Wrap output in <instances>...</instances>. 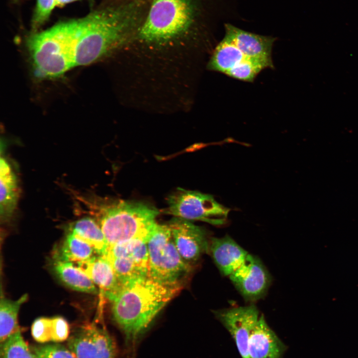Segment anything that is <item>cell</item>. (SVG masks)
<instances>
[{"label":"cell","instance_id":"obj_1","mask_svg":"<svg viewBox=\"0 0 358 358\" xmlns=\"http://www.w3.org/2000/svg\"><path fill=\"white\" fill-rule=\"evenodd\" d=\"M180 289L166 285L148 275L123 285L111 301V312L129 346L134 347L158 314Z\"/></svg>","mask_w":358,"mask_h":358},{"label":"cell","instance_id":"obj_2","mask_svg":"<svg viewBox=\"0 0 358 358\" xmlns=\"http://www.w3.org/2000/svg\"><path fill=\"white\" fill-rule=\"evenodd\" d=\"M201 6L202 0H150L135 38L163 45L187 37L201 20Z\"/></svg>","mask_w":358,"mask_h":358},{"label":"cell","instance_id":"obj_3","mask_svg":"<svg viewBox=\"0 0 358 358\" xmlns=\"http://www.w3.org/2000/svg\"><path fill=\"white\" fill-rule=\"evenodd\" d=\"M98 211V224L108 246L137 239L147 241L159 213L147 204L123 200L101 205Z\"/></svg>","mask_w":358,"mask_h":358},{"label":"cell","instance_id":"obj_4","mask_svg":"<svg viewBox=\"0 0 358 358\" xmlns=\"http://www.w3.org/2000/svg\"><path fill=\"white\" fill-rule=\"evenodd\" d=\"M147 243L148 275L166 285L181 288L192 267L180 255L168 225L157 223Z\"/></svg>","mask_w":358,"mask_h":358},{"label":"cell","instance_id":"obj_5","mask_svg":"<svg viewBox=\"0 0 358 358\" xmlns=\"http://www.w3.org/2000/svg\"><path fill=\"white\" fill-rule=\"evenodd\" d=\"M168 213L186 220H198L214 225L226 223L229 208L209 194L179 188L168 198Z\"/></svg>","mask_w":358,"mask_h":358},{"label":"cell","instance_id":"obj_6","mask_svg":"<svg viewBox=\"0 0 358 358\" xmlns=\"http://www.w3.org/2000/svg\"><path fill=\"white\" fill-rule=\"evenodd\" d=\"M147 240L134 239L109 246L103 255L110 262L123 285L148 275Z\"/></svg>","mask_w":358,"mask_h":358},{"label":"cell","instance_id":"obj_7","mask_svg":"<svg viewBox=\"0 0 358 358\" xmlns=\"http://www.w3.org/2000/svg\"><path fill=\"white\" fill-rule=\"evenodd\" d=\"M68 349L76 358H117L116 344L103 328L84 324L67 339Z\"/></svg>","mask_w":358,"mask_h":358},{"label":"cell","instance_id":"obj_8","mask_svg":"<svg viewBox=\"0 0 358 358\" xmlns=\"http://www.w3.org/2000/svg\"><path fill=\"white\" fill-rule=\"evenodd\" d=\"M216 317L234 340L242 358H250L249 341L259 318L254 305L234 307L215 311Z\"/></svg>","mask_w":358,"mask_h":358},{"label":"cell","instance_id":"obj_9","mask_svg":"<svg viewBox=\"0 0 358 358\" xmlns=\"http://www.w3.org/2000/svg\"><path fill=\"white\" fill-rule=\"evenodd\" d=\"M168 225L178 252L190 266L192 267L203 254L209 252V242L201 227L177 217Z\"/></svg>","mask_w":358,"mask_h":358},{"label":"cell","instance_id":"obj_10","mask_svg":"<svg viewBox=\"0 0 358 358\" xmlns=\"http://www.w3.org/2000/svg\"><path fill=\"white\" fill-rule=\"evenodd\" d=\"M235 286L249 301H255L266 292L270 276L259 259L249 254L244 263L229 276Z\"/></svg>","mask_w":358,"mask_h":358},{"label":"cell","instance_id":"obj_11","mask_svg":"<svg viewBox=\"0 0 358 358\" xmlns=\"http://www.w3.org/2000/svg\"><path fill=\"white\" fill-rule=\"evenodd\" d=\"M101 293L110 301L119 292L123 284L118 278L110 262L104 255H96L90 260L77 264Z\"/></svg>","mask_w":358,"mask_h":358},{"label":"cell","instance_id":"obj_12","mask_svg":"<svg viewBox=\"0 0 358 358\" xmlns=\"http://www.w3.org/2000/svg\"><path fill=\"white\" fill-rule=\"evenodd\" d=\"M286 346L270 328L262 315L249 341L250 358H282Z\"/></svg>","mask_w":358,"mask_h":358},{"label":"cell","instance_id":"obj_13","mask_svg":"<svg viewBox=\"0 0 358 358\" xmlns=\"http://www.w3.org/2000/svg\"><path fill=\"white\" fill-rule=\"evenodd\" d=\"M225 36L230 39L246 57L272 61L274 38L246 31L228 23L225 25Z\"/></svg>","mask_w":358,"mask_h":358},{"label":"cell","instance_id":"obj_14","mask_svg":"<svg viewBox=\"0 0 358 358\" xmlns=\"http://www.w3.org/2000/svg\"><path fill=\"white\" fill-rule=\"evenodd\" d=\"M209 252L220 272L228 276L244 263L249 255L228 236L212 238L209 242Z\"/></svg>","mask_w":358,"mask_h":358},{"label":"cell","instance_id":"obj_15","mask_svg":"<svg viewBox=\"0 0 358 358\" xmlns=\"http://www.w3.org/2000/svg\"><path fill=\"white\" fill-rule=\"evenodd\" d=\"M1 219L3 221L10 217L14 212L19 196V189L16 176L7 161L0 160Z\"/></svg>","mask_w":358,"mask_h":358},{"label":"cell","instance_id":"obj_16","mask_svg":"<svg viewBox=\"0 0 358 358\" xmlns=\"http://www.w3.org/2000/svg\"><path fill=\"white\" fill-rule=\"evenodd\" d=\"M69 333L67 321L60 316L38 318L31 326L32 337L42 344L63 342L68 339Z\"/></svg>","mask_w":358,"mask_h":358},{"label":"cell","instance_id":"obj_17","mask_svg":"<svg viewBox=\"0 0 358 358\" xmlns=\"http://www.w3.org/2000/svg\"><path fill=\"white\" fill-rule=\"evenodd\" d=\"M53 269L58 277L71 288L88 293H98L95 284L74 263L54 258Z\"/></svg>","mask_w":358,"mask_h":358},{"label":"cell","instance_id":"obj_18","mask_svg":"<svg viewBox=\"0 0 358 358\" xmlns=\"http://www.w3.org/2000/svg\"><path fill=\"white\" fill-rule=\"evenodd\" d=\"M247 58L233 42L225 36L214 50L207 67L225 74Z\"/></svg>","mask_w":358,"mask_h":358},{"label":"cell","instance_id":"obj_19","mask_svg":"<svg viewBox=\"0 0 358 358\" xmlns=\"http://www.w3.org/2000/svg\"><path fill=\"white\" fill-rule=\"evenodd\" d=\"M70 232L89 244L98 255H103L108 248V243L99 224L90 217L76 221L70 227Z\"/></svg>","mask_w":358,"mask_h":358},{"label":"cell","instance_id":"obj_20","mask_svg":"<svg viewBox=\"0 0 358 358\" xmlns=\"http://www.w3.org/2000/svg\"><path fill=\"white\" fill-rule=\"evenodd\" d=\"M97 255L89 244L69 232L54 258L77 264L87 261Z\"/></svg>","mask_w":358,"mask_h":358},{"label":"cell","instance_id":"obj_21","mask_svg":"<svg viewBox=\"0 0 358 358\" xmlns=\"http://www.w3.org/2000/svg\"><path fill=\"white\" fill-rule=\"evenodd\" d=\"M26 294L16 300L1 297L0 302V342L6 340L15 333L19 327L17 319L19 310L22 304L27 299Z\"/></svg>","mask_w":358,"mask_h":358},{"label":"cell","instance_id":"obj_22","mask_svg":"<svg viewBox=\"0 0 358 358\" xmlns=\"http://www.w3.org/2000/svg\"><path fill=\"white\" fill-rule=\"evenodd\" d=\"M273 67L272 61L247 58L225 74L237 80L251 82L263 70Z\"/></svg>","mask_w":358,"mask_h":358},{"label":"cell","instance_id":"obj_23","mask_svg":"<svg viewBox=\"0 0 358 358\" xmlns=\"http://www.w3.org/2000/svg\"><path fill=\"white\" fill-rule=\"evenodd\" d=\"M0 358H35L20 329L0 344Z\"/></svg>","mask_w":358,"mask_h":358},{"label":"cell","instance_id":"obj_24","mask_svg":"<svg viewBox=\"0 0 358 358\" xmlns=\"http://www.w3.org/2000/svg\"><path fill=\"white\" fill-rule=\"evenodd\" d=\"M30 348L35 358H76L68 348L58 343L36 345Z\"/></svg>","mask_w":358,"mask_h":358},{"label":"cell","instance_id":"obj_25","mask_svg":"<svg viewBox=\"0 0 358 358\" xmlns=\"http://www.w3.org/2000/svg\"><path fill=\"white\" fill-rule=\"evenodd\" d=\"M55 6H57L56 0H37L32 18L31 24L34 30L47 21Z\"/></svg>","mask_w":358,"mask_h":358},{"label":"cell","instance_id":"obj_26","mask_svg":"<svg viewBox=\"0 0 358 358\" xmlns=\"http://www.w3.org/2000/svg\"><path fill=\"white\" fill-rule=\"evenodd\" d=\"M78 0H56L57 6H63L66 4L70 2Z\"/></svg>","mask_w":358,"mask_h":358}]
</instances>
